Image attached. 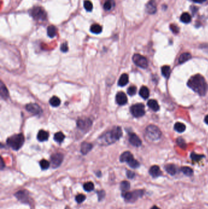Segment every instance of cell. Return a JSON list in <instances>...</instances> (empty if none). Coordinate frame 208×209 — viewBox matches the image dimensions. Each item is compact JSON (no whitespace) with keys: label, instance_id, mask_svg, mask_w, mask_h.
<instances>
[{"label":"cell","instance_id":"6da1fadb","mask_svg":"<svg viewBox=\"0 0 208 209\" xmlns=\"http://www.w3.org/2000/svg\"><path fill=\"white\" fill-rule=\"evenodd\" d=\"M187 86L200 96H204L207 90V85L204 78L200 75L192 76L187 82Z\"/></svg>","mask_w":208,"mask_h":209},{"label":"cell","instance_id":"7a4b0ae2","mask_svg":"<svg viewBox=\"0 0 208 209\" xmlns=\"http://www.w3.org/2000/svg\"><path fill=\"white\" fill-rule=\"evenodd\" d=\"M122 137V131L120 127H115L111 131L107 132L104 135H102L99 140L102 144H111L117 140H118Z\"/></svg>","mask_w":208,"mask_h":209},{"label":"cell","instance_id":"3957f363","mask_svg":"<svg viewBox=\"0 0 208 209\" xmlns=\"http://www.w3.org/2000/svg\"><path fill=\"white\" fill-rule=\"evenodd\" d=\"M25 142V138L22 134H17L11 136L7 140L8 145L12 149L18 150L20 149Z\"/></svg>","mask_w":208,"mask_h":209},{"label":"cell","instance_id":"277c9868","mask_svg":"<svg viewBox=\"0 0 208 209\" xmlns=\"http://www.w3.org/2000/svg\"><path fill=\"white\" fill-rule=\"evenodd\" d=\"M146 136L151 141L158 140L161 137V132L159 129L153 125H150L146 129Z\"/></svg>","mask_w":208,"mask_h":209},{"label":"cell","instance_id":"5b68a950","mask_svg":"<svg viewBox=\"0 0 208 209\" xmlns=\"http://www.w3.org/2000/svg\"><path fill=\"white\" fill-rule=\"evenodd\" d=\"M31 15L35 19L38 20H44L47 18L45 11L40 7H35L30 11Z\"/></svg>","mask_w":208,"mask_h":209},{"label":"cell","instance_id":"8992f818","mask_svg":"<svg viewBox=\"0 0 208 209\" xmlns=\"http://www.w3.org/2000/svg\"><path fill=\"white\" fill-rule=\"evenodd\" d=\"M131 113L136 117H140L145 114V106L142 103H137L131 107Z\"/></svg>","mask_w":208,"mask_h":209},{"label":"cell","instance_id":"52a82bcc","mask_svg":"<svg viewBox=\"0 0 208 209\" xmlns=\"http://www.w3.org/2000/svg\"><path fill=\"white\" fill-rule=\"evenodd\" d=\"M133 61L134 63L139 67L145 69L148 67V61L143 56L139 54H135L133 56Z\"/></svg>","mask_w":208,"mask_h":209},{"label":"cell","instance_id":"ba28073f","mask_svg":"<svg viewBox=\"0 0 208 209\" xmlns=\"http://www.w3.org/2000/svg\"><path fill=\"white\" fill-rule=\"evenodd\" d=\"M64 157L61 153H54L51 157V164L53 168H56L62 163Z\"/></svg>","mask_w":208,"mask_h":209},{"label":"cell","instance_id":"9c48e42d","mask_svg":"<svg viewBox=\"0 0 208 209\" xmlns=\"http://www.w3.org/2000/svg\"><path fill=\"white\" fill-rule=\"evenodd\" d=\"M26 109L28 111H29V113L35 114V115H37V114H40L42 110H41V108H40V106H38L37 104L36 103H29L26 106Z\"/></svg>","mask_w":208,"mask_h":209},{"label":"cell","instance_id":"30bf717a","mask_svg":"<svg viewBox=\"0 0 208 209\" xmlns=\"http://www.w3.org/2000/svg\"><path fill=\"white\" fill-rule=\"evenodd\" d=\"M77 125L81 130H87L92 125V121L89 119H79L77 122Z\"/></svg>","mask_w":208,"mask_h":209},{"label":"cell","instance_id":"8fae6325","mask_svg":"<svg viewBox=\"0 0 208 209\" xmlns=\"http://www.w3.org/2000/svg\"><path fill=\"white\" fill-rule=\"evenodd\" d=\"M14 195L20 201H21L23 203H28L29 202L28 193L26 191H24V190L18 191Z\"/></svg>","mask_w":208,"mask_h":209},{"label":"cell","instance_id":"7c38bea8","mask_svg":"<svg viewBox=\"0 0 208 209\" xmlns=\"http://www.w3.org/2000/svg\"><path fill=\"white\" fill-rule=\"evenodd\" d=\"M116 102L119 105H125L128 102V99L126 94L123 92H119L117 94L115 97Z\"/></svg>","mask_w":208,"mask_h":209},{"label":"cell","instance_id":"4fadbf2b","mask_svg":"<svg viewBox=\"0 0 208 209\" xmlns=\"http://www.w3.org/2000/svg\"><path fill=\"white\" fill-rule=\"evenodd\" d=\"M157 10L155 0H150L146 5V11L149 14H154Z\"/></svg>","mask_w":208,"mask_h":209},{"label":"cell","instance_id":"5bb4252c","mask_svg":"<svg viewBox=\"0 0 208 209\" xmlns=\"http://www.w3.org/2000/svg\"><path fill=\"white\" fill-rule=\"evenodd\" d=\"M130 143L134 146L139 147L142 144V141L137 135L135 133H131L129 138Z\"/></svg>","mask_w":208,"mask_h":209},{"label":"cell","instance_id":"9a60e30c","mask_svg":"<svg viewBox=\"0 0 208 209\" xmlns=\"http://www.w3.org/2000/svg\"><path fill=\"white\" fill-rule=\"evenodd\" d=\"M133 154L128 151L123 152L120 157V161L121 162H127L128 163L130 161H131L132 159H133Z\"/></svg>","mask_w":208,"mask_h":209},{"label":"cell","instance_id":"2e32d148","mask_svg":"<svg viewBox=\"0 0 208 209\" xmlns=\"http://www.w3.org/2000/svg\"><path fill=\"white\" fill-rule=\"evenodd\" d=\"M149 173H150V174L153 177H159L161 174V171L160 170V168L158 166H156V165H154L151 167Z\"/></svg>","mask_w":208,"mask_h":209},{"label":"cell","instance_id":"e0dca14e","mask_svg":"<svg viewBox=\"0 0 208 209\" xmlns=\"http://www.w3.org/2000/svg\"><path fill=\"white\" fill-rule=\"evenodd\" d=\"M129 82V77L127 73H123L121 75L118 81V85L120 86H124Z\"/></svg>","mask_w":208,"mask_h":209},{"label":"cell","instance_id":"ac0fdd59","mask_svg":"<svg viewBox=\"0 0 208 209\" xmlns=\"http://www.w3.org/2000/svg\"><path fill=\"white\" fill-rule=\"evenodd\" d=\"M144 191L141 190H136L134 191L131 192V197L130 200V202H133L137 200L138 198L141 197L144 195Z\"/></svg>","mask_w":208,"mask_h":209},{"label":"cell","instance_id":"d6986e66","mask_svg":"<svg viewBox=\"0 0 208 209\" xmlns=\"http://www.w3.org/2000/svg\"><path fill=\"white\" fill-rule=\"evenodd\" d=\"M48 137H49L48 133L45 130H40L37 134V139L38 141H40L41 142L45 141L48 140Z\"/></svg>","mask_w":208,"mask_h":209},{"label":"cell","instance_id":"ffe728a7","mask_svg":"<svg viewBox=\"0 0 208 209\" xmlns=\"http://www.w3.org/2000/svg\"><path fill=\"white\" fill-rule=\"evenodd\" d=\"M92 145L88 143H83L81 145V152L82 154L86 155L92 149Z\"/></svg>","mask_w":208,"mask_h":209},{"label":"cell","instance_id":"44dd1931","mask_svg":"<svg viewBox=\"0 0 208 209\" xmlns=\"http://www.w3.org/2000/svg\"><path fill=\"white\" fill-rule=\"evenodd\" d=\"M165 169L167 173H169V174L172 176L175 175L177 171V167L173 164H169L166 165L165 167Z\"/></svg>","mask_w":208,"mask_h":209},{"label":"cell","instance_id":"7402d4cb","mask_svg":"<svg viewBox=\"0 0 208 209\" xmlns=\"http://www.w3.org/2000/svg\"><path fill=\"white\" fill-rule=\"evenodd\" d=\"M147 105L152 110H153L154 111H157L159 109V104H158L157 102L155 100H153V99L149 100L147 102Z\"/></svg>","mask_w":208,"mask_h":209},{"label":"cell","instance_id":"603a6c76","mask_svg":"<svg viewBox=\"0 0 208 209\" xmlns=\"http://www.w3.org/2000/svg\"><path fill=\"white\" fill-rule=\"evenodd\" d=\"M139 94L143 99H147L148 98L150 95L149 89L146 86H142L139 91Z\"/></svg>","mask_w":208,"mask_h":209},{"label":"cell","instance_id":"cb8c5ba5","mask_svg":"<svg viewBox=\"0 0 208 209\" xmlns=\"http://www.w3.org/2000/svg\"><path fill=\"white\" fill-rule=\"evenodd\" d=\"M47 34L50 37H51V38L54 37L57 34L56 28L53 25L48 26V29H47Z\"/></svg>","mask_w":208,"mask_h":209},{"label":"cell","instance_id":"d4e9b609","mask_svg":"<svg viewBox=\"0 0 208 209\" xmlns=\"http://www.w3.org/2000/svg\"><path fill=\"white\" fill-rule=\"evenodd\" d=\"M161 72H162V75L166 78H167L170 76V73H171V69H170V67L168 66H163L161 69Z\"/></svg>","mask_w":208,"mask_h":209},{"label":"cell","instance_id":"484cf974","mask_svg":"<svg viewBox=\"0 0 208 209\" xmlns=\"http://www.w3.org/2000/svg\"><path fill=\"white\" fill-rule=\"evenodd\" d=\"M191 55L189 53H183L180 55V58H179V62L180 64H183L186 61H187L188 60H189L191 58Z\"/></svg>","mask_w":208,"mask_h":209},{"label":"cell","instance_id":"4316f807","mask_svg":"<svg viewBox=\"0 0 208 209\" xmlns=\"http://www.w3.org/2000/svg\"><path fill=\"white\" fill-rule=\"evenodd\" d=\"M1 96L4 99H6L9 96V93L8 89L6 86L3 84V82H1Z\"/></svg>","mask_w":208,"mask_h":209},{"label":"cell","instance_id":"83f0119b","mask_svg":"<svg viewBox=\"0 0 208 209\" xmlns=\"http://www.w3.org/2000/svg\"><path fill=\"white\" fill-rule=\"evenodd\" d=\"M174 128H175V130L177 131L178 132L182 133V132H184L186 130V125L181 122H177L175 124Z\"/></svg>","mask_w":208,"mask_h":209},{"label":"cell","instance_id":"f1b7e54d","mask_svg":"<svg viewBox=\"0 0 208 209\" xmlns=\"http://www.w3.org/2000/svg\"><path fill=\"white\" fill-rule=\"evenodd\" d=\"M120 188L122 192H127L130 188V184L128 181H123L120 184Z\"/></svg>","mask_w":208,"mask_h":209},{"label":"cell","instance_id":"f546056e","mask_svg":"<svg viewBox=\"0 0 208 209\" xmlns=\"http://www.w3.org/2000/svg\"><path fill=\"white\" fill-rule=\"evenodd\" d=\"M91 31L94 34H100L102 32V28L98 24H94L91 27Z\"/></svg>","mask_w":208,"mask_h":209},{"label":"cell","instance_id":"4dcf8cb0","mask_svg":"<svg viewBox=\"0 0 208 209\" xmlns=\"http://www.w3.org/2000/svg\"><path fill=\"white\" fill-rule=\"evenodd\" d=\"M181 21L184 23H189L191 22V16L189 13L184 12L181 16Z\"/></svg>","mask_w":208,"mask_h":209},{"label":"cell","instance_id":"1f68e13d","mask_svg":"<svg viewBox=\"0 0 208 209\" xmlns=\"http://www.w3.org/2000/svg\"><path fill=\"white\" fill-rule=\"evenodd\" d=\"M50 103L52 106L57 107L61 104V100L56 96H53L50 100Z\"/></svg>","mask_w":208,"mask_h":209},{"label":"cell","instance_id":"d6a6232c","mask_svg":"<svg viewBox=\"0 0 208 209\" xmlns=\"http://www.w3.org/2000/svg\"><path fill=\"white\" fill-rule=\"evenodd\" d=\"M65 138V135L62 132H58L54 136V140L58 143H62Z\"/></svg>","mask_w":208,"mask_h":209},{"label":"cell","instance_id":"836d02e7","mask_svg":"<svg viewBox=\"0 0 208 209\" xmlns=\"http://www.w3.org/2000/svg\"><path fill=\"white\" fill-rule=\"evenodd\" d=\"M40 166L41 167V168L43 170H46L49 168V167L50 166V163L49 161H48L46 160H41L40 161Z\"/></svg>","mask_w":208,"mask_h":209},{"label":"cell","instance_id":"e575fe53","mask_svg":"<svg viewBox=\"0 0 208 209\" xmlns=\"http://www.w3.org/2000/svg\"><path fill=\"white\" fill-rule=\"evenodd\" d=\"M181 171L186 176H191L193 174V170L189 168V167H187V166H184L182 167Z\"/></svg>","mask_w":208,"mask_h":209},{"label":"cell","instance_id":"d590c367","mask_svg":"<svg viewBox=\"0 0 208 209\" xmlns=\"http://www.w3.org/2000/svg\"><path fill=\"white\" fill-rule=\"evenodd\" d=\"M83 187H84V189L86 191H88V192H90V191H92L94 190V185L92 182H87L86 184H84V186H83Z\"/></svg>","mask_w":208,"mask_h":209},{"label":"cell","instance_id":"8d00e7d4","mask_svg":"<svg viewBox=\"0 0 208 209\" xmlns=\"http://www.w3.org/2000/svg\"><path fill=\"white\" fill-rule=\"evenodd\" d=\"M84 7L86 9V11L91 12L93 9V5L91 3V2L89 1V0H86L84 3Z\"/></svg>","mask_w":208,"mask_h":209},{"label":"cell","instance_id":"74e56055","mask_svg":"<svg viewBox=\"0 0 208 209\" xmlns=\"http://www.w3.org/2000/svg\"><path fill=\"white\" fill-rule=\"evenodd\" d=\"M128 164L131 167V168H138V167L140 165L139 163L136 160H135L134 158H133L131 161H130L128 163Z\"/></svg>","mask_w":208,"mask_h":209},{"label":"cell","instance_id":"f35d334b","mask_svg":"<svg viewBox=\"0 0 208 209\" xmlns=\"http://www.w3.org/2000/svg\"><path fill=\"white\" fill-rule=\"evenodd\" d=\"M86 196L84 195V194H78L76 197H75V200L76 201L79 203V204H81L82 203V202H84L85 200H86Z\"/></svg>","mask_w":208,"mask_h":209},{"label":"cell","instance_id":"ab89813d","mask_svg":"<svg viewBox=\"0 0 208 209\" xmlns=\"http://www.w3.org/2000/svg\"><path fill=\"white\" fill-rule=\"evenodd\" d=\"M104 9L106 11H109L112 9V2L109 1V0H107V1L104 3V6H103Z\"/></svg>","mask_w":208,"mask_h":209},{"label":"cell","instance_id":"60d3db41","mask_svg":"<svg viewBox=\"0 0 208 209\" xmlns=\"http://www.w3.org/2000/svg\"><path fill=\"white\" fill-rule=\"evenodd\" d=\"M177 142L178 145L180 147H181V148H183V149H185V148L186 147V144L183 138H178L177 139Z\"/></svg>","mask_w":208,"mask_h":209},{"label":"cell","instance_id":"b9f144b4","mask_svg":"<svg viewBox=\"0 0 208 209\" xmlns=\"http://www.w3.org/2000/svg\"><path fill=\"white\" fill-rule=\"evenodd\" d=\"M190 157H191L192 160L195 161H200L203 157V155H197L195 153H192Z\"/></svg>","mask_w":208,"mask_h":209},{"label":"cell","instance_id":"7bdbcfd3","mask_svg":"<svg viewBox=\"0 0 208 209\" xmlns=\"http://www.w3.org/2000/svg\"><path fill=\"white\" fill-rule=\"evenodd\" d=\"M136 91H137V88L136 86H131L128 89L127 93L130 96H133L136 94Z\"/></svg>","mask_w":208,"mask_h":209},{"label":"cell","instance_id":"ee69618b","mask_svg":"<svg viewBox=\"0 0 208 209\" xmlns=\"http://www.w3.org/2000/svg\"><path fill=\"white\" fill-rule=\"evenodd\" d=\"M97 194H98V200L100 201H101V200H103L106 195L105 191L104 190H101L97 192Z\"/></svg>","mask_w":208,"mask_h":209},{"label":"cell","instance_id":"f6af8a7d","mask_svg":"<svg viewBox=\"0 0 208 209\" xmlns=\"http://www.w3.org/2000/svg\"><path fill=\"white\" fill-rule=\"evenodd\" d=\"M170 28L171 31H172L173 33H175V34H178V33L179 32V31H180L179 28H178L177 25H174V24L170 25Z\"/></svg>","mask_w":208,"mask_h":209},{"label":"cell","instance_id":"bcb514c9","mask_svg":"<svg viewBox=\"0 0 208 209\" xmlns=\"http://www.w3.org/2000/svg\"><path fill=\"white\" fill-rule=\"evenodd\" d=\"M68 46H67V44L66 43H64L61 45V50L62 52H67L68 51Z\"/></svg>","mask_w":208,"mask_h":209},{"label":"cell","instance_id":"7dc6e473","mask_svg":"<svg viewBox=\"0 0 208 209\" xmlns=\"http://www.w3.org/2000/svg\"><path fill=\"white\" fill-rule=\"evenodd\" d=\"M127 176L129 179H133L135 177V173L131 171H127Z\"/></svg>","mask_w":208,"mask_h":209},{"label":"cell","instance_id":"c3c4849f","mask_svg":"<svg viewBox=\"0 0 208 209\" xmlns=\"http://www.w3.org/2000/svg\"><path fill=\"white\" fill-rule=\"evenodd\" d=\"M192 2H193L194 3H203L204 2H205L206 0H192Z\"/></svg>","mask_w":208,"mask_h":209},{"label":"cell","instance_id":"681fc988","mask_svg":"<svg viewBox=\"0 0 208 209\" xmlns=\"http://www.w3.org/2000/svg\"><path fill=\"white\" fill-rule=\"evenodd\" d=\"M204 122H205L207 124H208V115H207V116L205 117V118H204Z\"/></svg>","mask_w":208,"mask_h":209},{"label":"cell","instance_id":"f907efd6","mask_svg":"<svg viewBox=\"0 0 208 209\" xmlns=\"http://www.w3.org/2000/svg\"><path fill=\"white\" fill-rule=\"evenodd\" d=\"M101 172H100V171H98V172L97 173V176H98V177H101Z\"/></svg>","mask_w":208,"mask_h":209},{"label":"cell","instance_id":"816d5d0a","mask_svg":"<svg viewBox=\"0 0 208 209\" xmlns=\"http://www.w3.org/2000/svg\"><path fill=\"white\" fill-rule=\"evenodd\" d=\"M4 163H3V159L2 158V170H3V168H4Z\"/></svg>","mask_w":208,"mask_h":209},{"label":"cell","instance_id":"f5cc1de1","mask_svg":"<svg viewBox=\"0 0 208 209\" xmlns=\"http://www.w3.org/2000/svg\"><path fill=\"white\" fill-rule=\"evenodd\" d=\"M151 209H160L159 207H157V206H153V207H151Z\"/></svg>","mask_w":208,"mask_h":209}]
</instances>
